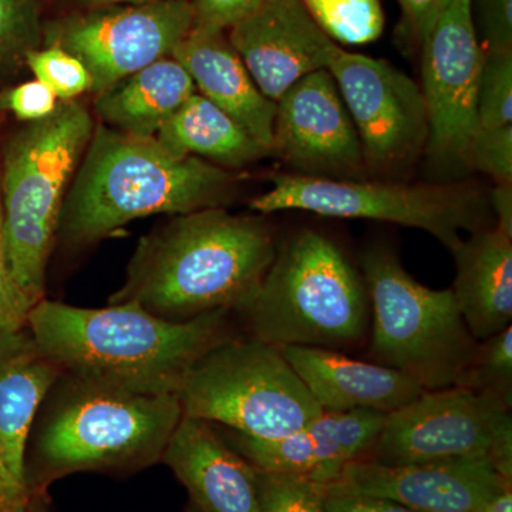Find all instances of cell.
<instances>
[{"instance_id":"16","label":"cell","mask_w":512,"mask_h":512,"mask_svg":"<svg viewBox=\"0 0 512 512\" xmlns=\"http://www.w3.org/2000/svg\"><path fill=\"white\" fill-rule=\"evenodd\" d=\"M227 35L256 86L275 103L306 74L326 69L336 45L302 0H264Z\"/></svg>"},{"instance_id":"28","label":"cell","mask_w":512,"mask_h":512,"mask_svg":"<svg viewBox=\"0 0 512 512\" xmlns=\"http://www.w3.org/2000/svg\"><path fill=\"white\" fill-rule=\"evenodd\" d=\"M477 114L480 127L512 124V50H484Z\"/></svg>"},{"instance_id":"8","label":"cell","mask_w":512,"mask_h":512,"mask_svg":"<svg viewBox=\"0 0 512 512\" xmlns=\"http://www.w3.org/2000/svg\"><path fill=\"white\" fill-rule=\"evenodd\" d=\"M249 207L262 215L305 211L417 228L429 232L450 252L463 242L461 232L491 228L488 197L463 181L404 184L278 174L272 178V187Z\"/></svg>"},{"instance_id":"15","label":"cell","mask_w":512,"mask_h":512,"mask_svg":"<svg viewBox=\"0 0 512 512\" xmlns=\"http://www.w3.org/2000/svg\"><path fill=\"white\" fill-rule=\"evenodd\" d=\"M330 484L417 512H484L512 480L501 476L487 458L407 466L359 458L346 464Z\"/></svg>"},{"instance_id":"37","label":"cell","mask_w":512,"mask_h":512,"mask_svg":"<svg viewBox=\"0 0 512 512\" xmlns=\"http://www.w3.org/2000/svg\"><path fill=\"white\" fill-rule=\"evenodd\" d=\"M325 512H417L393 501L325 484Z\"/></svg>"},{"instance_id":"18","label":"cell","mask_w":512,"mask_h":512,"mask_svg":"<svg viewBox=\"0 0 512 512\" xmlns=\"http://www.w3.org/2000/svg\"><path fill=\"white\" fill-rule=\"evenodd\" d=\"M161 458L202 512H262L258 470L207 421L181 417Z\"/></svg>"},{"instance_id":"30","label":"cell","mask_w":512,"mask_h":512,"mask_svg":"<svg viewBox=\"0 0 512 512\" xmlns=\"http://www.w3.org/2000/svg\"><path fill=\"white\" fill-rule=\"evenodd\" d=\"M262 512H325V484L258 471Z\"/></svg>"},{"instance_id":"34","label":"cell","mask_w":512,"mask_h":512,"mask_svg":"<svg viewBox=\"0 0 512 512\" xmlns=\"http://www.w3.org/2000/svg\"><path fill=\"white\" fill-rule=\"evenodd\" d=\"M450 2L451 0H399L403 13L402 35L420 49Z\"/></svg>"},{"instance_id":"35","label":"cell","mask_w":512,"mask_h":512,"mask_svg":"<svg viewBox=\"0 0 512 512\" xmlns=\"http://www.w3.org/2000/svg\"><path fill=\"white\" fill-rule=\"evenodd\" d=\"M195 23L228 30L232 25L254 12L264 0H191Z\"/></svg>"},{"instance_id":"5","label":"cell","mask_w":512,"mask_h":512,"mask_svg":"<svg viewBox=\"0 0 512 512\" xmlns=\"http://www.w3.org/2000/svg\"><path fill=\"white\" fill-rule=\"evenodd\" d=\"M365 279L342 249L303 229L276 249L274 261L239 312L254 338L274 345L342 349L366 338Z\"/></svg>"},{"instance_id":"19","label":"cell","mask_w":512,"mask_h":512,"mask_svg":"<svg viewBox=\"0 0 512 512\" xmlns=\"http://www.w3.org/2000/svg\"><path fill=\"white\" fill-rule=\"evenodd\" d=\"M171 57L187 70L202 96L237 121L272 157L276 103L256 86L225 30L195 23Z\"/></svg>"},{"instance_id":"24","label":"cell","mask_w":512,"mask_h":512,"mask_svg":"<svg viewBox=\"0 0 512 512\" xmlns=\"http://www.w3.org/2000/svg\"><path fill=\"white\" fill-rule=\"evenodd\" d=\"M156 140L177 156H194L220 167H244L271 153L207 97L194 93L158 130Z\"/></svg>"},{"instance_id":"10","label":"cell","mask_w":512,"mask_h":512,"mask_svg":"<svg viewBox=\"0 0 512 512\" xmlns=\"http://www.w3.org/2000/svg\"><path fill=\"white\" fill-rule=\"evenodd\" d=\"M367 458L387 466L487 458L512 480L511 407L467 387L424 390L386 414Z\"/></svg>"},{"instance_id":"6","label":"cell","mask_w":512,"mask_h":512,"mask_svg":"<svg viewBox=\"0 0 512 512\" xmlns=\"http://www.w3.org/2000/svg\"><path fill=\"white\" fill-rule=\"evenodd\" d=\"M362 268L373 318L370 353L379 365L412 377L424 390L457 386L480 342L453 289L421 285L384 247L367 249Z\"/></svg>"},{"instance_id":"4","label":"cell","mask_w":512,"mask_h":512,"mask_svg":"<svg viewBox=\"0 0 512 512\" xmlns=\"http://www.w3.org/2000/svg\"><path fill=\"white\" fill-rule=\"evenodd\" d=\"M92 114L62 101L0 144V201L10 281L23 312L45 299L47 261L70 183L93 136Z\"/></svg>"},{"instance_id":"27","label":"cell","mask_w":512,"mask_h":512,"mask_svg":"<svg viewBox=\"0 0 512 512\" xmlns=\"http://www.w3.org/2000/svg\"><path fill=\"white\" fill-rule=\"evenodd\" d=\"M39 20L32 0H0V83L39 49Z\"/></svg>"},{"instance_id":"1","label":"cell","mask_w":512,"mask_h":512,"mask_svg":"<svg viewBox=\"0 0 512 512\" xmlns=\"http://www.w3.org/2000/svg\"><path fill=\"white\" fill-rule=\"evenodd\" d=\"M227 309L173 322L134 302L87 309L42 299L26 318L39 348L83 383L178 396L192 365L227 338Z\"/></svg>"},{"instance_id":"33","label":"cell","mask_w":512,"mask_h":512,"mask_svg":"<svg viewBox=\"0 0 512 512\" xmlns=\"http://www.w3.org/2000/svg\"><path fill=\"white\" fill-rule=\"evenodd\" d=\"M484 50H512V0H471Z\"/></svg>"},{"instance_id":"31","label":"cell","mask_w":512,"mask_h":512,"mask_svg":"<svg viewBox=\"0 0 512 512\" xmlns=\"http://www.w3.org/2000/svg\"><path fill=\"white\" fill-rule=\"evenodd\" d=\"M468 160L471 171L488 175L495 184L512 183V124L478 128Z\"/></svg>"},{"instance_id":"2","label":"cell","mask_w":512,"mask_h":512,"mask_svg":"<svg viewBox=\"0 0 512 512\" xmlns=\"http://www.w3.org/2000/svg\"><path fill=\"white\" fill-rule=\"evenodd\" d=\"M276 249L262 218L225 208L178 215L141 241L126 285L111 302H134L173 322L239 311L261 285Z\"/></svg>"},{"instance_id":"36","label":"cell","mask_w":512,"mask_h":512,"mask_svg":"<svg viewBox=\"0 0 512 512\" xmlns=\"http://www.w3.org/2000/svg\"><path fill=\"white\" fill-rule=\"evenodd\" d=\"M26 318L28 316L23 312L10 281L5 239H3L2 201H0V339L25 328Z\"/></svg>"},{"instance_id":"38","label":"cell","mask_w":512,"mask_h":512,"mask_svg":"<svg viewBox=\"0 0 512 512\" xmlns=\"http://www.w3.org/2000/svg\"><path fill=\"white\" fill-rule=\"evenodd\" d=\"M29 505V485L13 476L0 448V512H28Z\"/></svg>"},{"instance_id":"21","label":"cell","mask_w":512,"mask_h":512,"mask_svg":"<svg viewBox=\"0 0 512 512\" xmlns=\"http://www.w3.org/2000/svg\"><path fill=\"white\" fill-rule=\"evenodd\" d=\"M60 373L63 370L39 348L26 326L0 339V448L13 476L25 485L33 420Z\"/></svg>"},{"instance_id":"29","label":"cell","mask_w":512,"mask_h":512,"mask_svg":"<svg viewBox=\"0 0 512 512\" xmlns=\"http://www.w3.org/2000/svg\"><path fill=\"white\" fill-rule=\"evenodd\" d=\"M26 66L35 74L36 80L56 94L57 99L76 100L92 87V77L84 64L59 46L32 50L26 56Z\"/></svg>"},{"instance_id":"39","label":"cell","mask_w":512,"mask_h":512,"mask_svg":"<svg viewBox=\"0 0 512 512\" xmlns=\"http://www.w3.org/2000/svg\"><path fill=\"white\" fill-rule=\"evenodd\" d=\"M488 201L494 212V227L512 238V183L495 184Z\"/></svg>"},{"instance_id":"32","label":"cell","mask_w":512,"mask_h":512,"mask_svg":"<svg viewBox=\"0 0 512 512\" xmlns=\"http://www.w3.org/2000/svg\"><path fill=\"white\" fill-rule=\"evenodd\" d=\"M59 106L56 94L39 80L0 90V113H10L20 121L46 119Z\"/></svg>"},{"instance_id":"25","label":"cell","mask_w":512,"mask_h":512,"mask_svg":"<svg viewBox=\"0 0 512 512\" xmlns=\"http://www.w3.org/2000/svg\"><path fill=\"white\" fill-rule=\"evenodd\" d=\"M313 22L333 42L360 46L375 42L384 30L380 0H302Z\"/></svg>"},{"instance_id":"13","label":"cell","mask_w":512,"mask_h":512,"mask_svg":"<svg viewBox=\"0 0 512 512\" xmlns=\"http://www.w3.org/2000/svg\"><path fill=\"white\" fill-rule=\"evenodd\" d=\"M195 25L191 0H158L100 9L64 20L50 32V46L77 57L92 77L90 92H107L138 70L173 55Z\"/></svg>"},{"instance_id":"12","label":"cell","mask_w":512,"mask_h":512,"mask_svg":"<svg viewBox=\"0 0 512 512\" xmlns=\"http://www.w3.org/2000/svg\"><path fill=\"white\" fill-rule=\"evenodd\" d=\"M326 70L355 124L366 170L392 173L424 156L429 121L420 84L386 60L332 47Z\"/></svg>"},{"instance_id":"41","label":"cell","mask_w":512,"mask_h":512,"mask_svg":"<svg viewBox=\"0 0 512 512\" xmlns=\"http://www.w3.org/2000/svg\"><path fill=\"white\" fill-rule=\"evenodd\" d=\"M92 8H111L116 5H144V3L158 2V0H83Z\"/></svg>"},{"instance_id":"23","label":"cell","mask_w":512,"mask_h":512,"mask_svg":"<svg viewBox=\"0 0 512 512\" xmlns=\"http://www.w3.org/2000/svg\"><path fill=\"white\" fill-rule=\"evenodd\" d=\"M194 93L187 70L173 57H164L99 94L97 116L128 136L154 138Z\"/></svg>"},{"instance_id":"26","label":"cell","mask_w":512,"mask_h":512,"mask_svg":"<svg viewBox=\"0 0 512 512\" xmlns=\"http://www.w3.org/2000/svg\"><path fill=\"white\" fill-rule=\"evenodd\" d=\"M457 386L493 394L512 406V328L481 340L476 356Z\"/></svg>"},{"instance_id":"9","label":"cell","mask_w":512,"mask_h":512,"mask_svg":"<svg viewBox=\"0 0 512 512\" xmlns=\"http://www.w3.org/2000/svg\"><path fill=\"white\" fill-rule=\"evenodd\" d=\"M183 417L180 397L79 382L47 417L39 454L55 474L133 466L163 457Z\"/></svg>"},{"instance_id":"40","label":"cell","mask_w":512,"mask_h":512,"mask_svg":"<svg viewBox=\"0 0 512 512\" xmlns=\"http://www.w3.org/2000/svg\"><path fill=\"white\" fill-rule=\"evenodd\" d=\"M484 512H512V484L501 488V490L491 498Z\"/></svg>"},{"instance_id":"17","label":"cell","mask_w":512,"mask_h":512,"mask_svg":"<svg viewBox=\"0 0 512 512\" xmlns=\"http://www.w3.org/2000/svg\"><path fill=\"white\" fill-rule=\"evenodd\" d=\"M386 414L373 410L322 412L276 440H256L231 431L227 443L258 471L330 484L350 461L367 458Z\"/></svg>"},{"instance_id":"7","label":"cell","mask_w":512,"mask_h":512,"mask_svg":"<svg viewBox=\"0 0 512 512\" xmlns=\"http://www.w3.org/2000/svg\"><path fill=\"white\" fill-rule=\"evenodd\" d=\"M183 416L256 440H276L323 412L286 362L262 340H225L192 365L180 392Z\"/></svg>"},{"instance_id":"3","label":"cell","mask_w":512,"mask_h":512,"mask_svg":"<svg viewBox=\"0 0 512 512\" xmlns=\"http://www.w3.org/2000/svg\"><path fill=\"white\" fill-rule=\"evenodd\" d=\"M235 183L220 165L99 124L67 192L57 234L92 244L148 215L222 208Z\"/></svg>"},{"instance_id":"14","label":"cell","mask_w":512,"mask_h":512,"mask_svg":"<svg viewBox=\"0 0 512 512\" xmlns=\"http://www.w3.org/2000/svg\"><path fill=\"white\" fill-rule=\"evenodd\" d=\"M272 157L291 174L362 180V143L328 70L306 74L276 101Z\"/></svg>"},{"instance_id":"20","label":"cell","mask_w":512,"mask_h":512,"mask_svg":"<svg viewBox=\"0 0 512 512\" xmlns=\"http://www.w3.org/2000/svg\"><path fill=\"white\" fill-rule=\"evenodd\" d=\"M279 349L323 412L373 410L389 414L424 392L399 370L352 359L336 350L309 346Z\"/></svg>"},{"instance_id":"11","label":"cell","mask_w":512,"mask_h":512,"mask_svg":"<svg viewBox=\"0 0 512 512\" xmlns=\"http://www.w3.org/2000/svg\"><path fill=\"white\" fill-rule=\"evenodd\" d=\"M420 50L429 121L424 156L440 173L463 177L471 171L468 154L480 128L477 92L484 59L471 0H451Z\"/></svg>"},{"instance_id":"22","label":"cell","mask_w":512,"mask_h":512,"mask_svg":"<svg viewBox=\"0 0 512 512\" xmlns=\"http://www.w3.org/2000/svg\"><path fill=\"white\" fill-rule=\"evenodd\" d=\"M451 254L457 266L451 289L471 335L481 342L503 332L512 320V238L481 229Z\"/></svg>"}]
</instances>
